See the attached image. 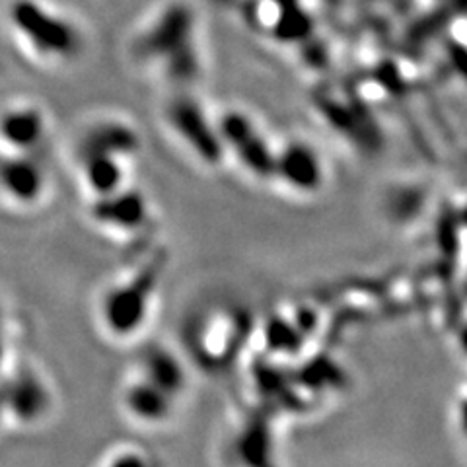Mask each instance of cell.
Here are the masks:
<instances>
[{"mask_svg":"<svg viewBox=\"0 0 467 467\" xmlns=\"http://www.w3.org/2000/svg\"><path fill=\"white\" fill-rule=\"evenodd\" d=\"M10 22L34 51L43 57L68 58L80 49L77 29L34 0H16L10 6Z\"/></svg>","mask_w":467,"mask_h":467,"instance_id":"6da1fadb","label":"cell"},{"mask_svg":"<svg viewBox=\"0 0 467 467\" xmlns=\"http://www.w3.org/2000/svg\"><path fill=\"white\" fill-rule=\"evenodd\" d=\"M5 355H6V347H5L3 333H0V368H3V364H5Z\"/></svg>","mask_w":467,"mask_h":467,"instance_id":"5bb4252c","label":"cell"},{"mask_svg":"<svg viewBox=\"0 0 467 467\" xmlns=\"http://www.w3.org/2000/svg\"><path fill=\"white\" fill-rule=\"evenodd\" d=\"M0 187L22 204H32L46 189V173L29 156H10L0 160Z\"/></svg>","mask_w":467,"mask_h":467,"instance_id":"ba28073f","label":"cell"},{"mask_svg":"<svg viewBox=\"0 0 467 467\" xmlns=\"http://www.w3.org/2000/svg\"><path fill=\"white\" fill-rule=\"evenodd\" d=\"M166 119L173 133L192 149L202 162L216 164L224 156V146L218 135L216 121L201 109L192 98H175L166 109Z\"/></svg>","mask_w":467,"mask_h":467,"instance_id":"277c9868","label":"cell"},{"mask_svg":"<svg viewBox=\"0 0 467 467\" xmlns=\"http://www.w3.org/2000/svg\"><path fill=\"white\" fill-rule=\"evenodd\" d=\"M6 413V407H5V398H3V389H0V419Z\"/></svg>","mask_w":467,"mask_h":467,"instance_id":"9a60e30c","label":"cell"},{"mask_svg":"<svg viewBox=\"0 0 467 467\" xmlns=\"http://www.w3.org/2000/svg\"><path fill=\"white\" fill-rule=\"evenodd\" d=\"M92 218L98 224L135 232L149 221V202L140 192L121 187L109 195L96 197L92 204Z\"/></svg>","mask_w":467,"mask_h":467,"instance_id":"8992f818","label":"cell"},{"mask_svg":"<svg viewBox=\"0 0 467 467\" xmlns=\"http://www.w3.org/2000/svg\"><path fill=\"white\" fill-rule=\"evenodd\" d=\"M158 263H149L127 283L113 286L104 296L101 317H104L106 327L117 337H129L142 327L146 316H149L152 292L158 285Z\"/></svg>","mask_w":467,"mask_h":467,"instance_id":"7a4b0ae2","label":"cell"},{"mask_svg":"<svg viewBox=\"0 0 467 467\" xmlns=\"http://www.w3.org/2000/svg\"><path fill=\"white\" fill-rule=\"evenodd\" d=\"M273 180L296 193L314 195L326 183L324 160L310 142L290 140L275 149Z\"/></svg>","mask_w":467,"mask_h":467,"instance_id":"5b68a950","label":"cell"},{"mask_svg":"<svg viewBox=\"0 0 467 467\" xmlns=\"http://www.w3.org/2000/svg\"><path fill=\"white\" fill-rule=\"evenodd\" d=\"M86 185L96 197L109 195L125 187V170L121 158L96 154L82 158Z\"/></svg>","mask_w":467,"mask_h":467,"instance_id":"4fadbf2b","label":"cell"},{"mask_svg":"<svg viewBox=\"0 0 467 467\" xmlns=\"http://www.w3.org/2000/svg\"><path fill=\"white\" fill-rule=\"evenodd\" d=\"M224 154L232 152L234 158L259 180H273L275 149L261 133L250 113L242 109H230L216 119Z\"/></svg>","mask_w":467,"mask_h":467,"instance_id":"3957f363","label":"cell"},{"mask_svg":"<svg viewBox=\"0 0 467 467\" xmlns=\"http://www.w3.org/2000/svg\"><path fill=\"white\" fill-rule=\"evenodd\" d=\"M46 135V117L37 108H14L0 115V139L20 152L34 150Z\"/></svg>","mask_w":467,"mask_h":467,"instance_id":"30bf717a","label":"cell"},{"mask_svg":"<svg viewBox=\"0 0 467 467\" xmlns=\"http://www.w3.org/2000/svg\"><path fill=\"white\" fill-rule=\"evenodd\" d=\"M173 396L156 384L149 382L146 378L137 379L125 391V407L127 411L142 422H164L170 419L173 409Z\"/></svg>","mask_w":467,"mask_h":467,"instance_id":"8fae6325","label":"cell"},{"mask_svg":"<svg viewBox=\"0 0 467 467\" xmlns=\"http://www.w3.org/2000/svg\"><path fill=\"white\" fill-rule=\"evenodd\" d=\"M139 135L133 129L123 123L109 121L99 123L88 130L82 144H80V156H96L106 154L115 158H127L139 150Z\"/></svg>","mask_w":467,"mask_h":467,"instance_id":"9c48e42d","label":"cell"},{"mask_svg":"<svg viewBox=\"0 0 467 467\" xmlns=\"http://www.w3.org/2000/svg\"><path fill=\"white\" fill-rule=\"evenodd\" d=\"M6 413L20 422H36L49 409V391L32 370H20L0 386Z\"/></svg>","mask_w":467,"mask_h":467,"instance_id":"52a82bcc","label":"cell"},{"mask_svg":"<svg viewBox=\"0 0 467 467\" xmlns=\"http://www.w3.org/2000/svg\"><path fill=\"white\" fill-rule=\"evenodd\" d=\"M140 370L142 378L162 388L173 398H178V393L185 386V372L182 362L164 347H152L146 350L140 362Z\"/></svg>","mask_w":467,"mask_h":467,"instance_id":"7c38bea8","label":"cell"}]
</instances>
